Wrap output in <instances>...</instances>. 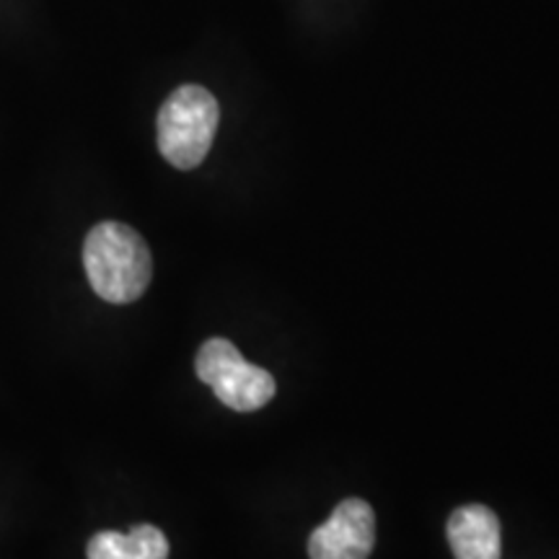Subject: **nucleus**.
<instances>
[{
  "mask_svg": "<svg viewBox=\"0 0 559 559\" xmlns=\"http://www.w3.org/2000/svg\"><path fill=\"white\" fill-rule=\"evenodd\" d=\"M376 544V513L366 500L347 498L309 539L311 559H368Z\"/></svg>",
  "mask_w": 559,
  "mask_h": 559,
  "instance_id": "20e7f679",
  "label": "nucleus"
},
{
  "mask_svg": "<svg viewBox=\"0 0 559 559\" xmlns=\"http://www.w3.org/2000/svg\"><path fill=\"white\" fill-rule=\"evenodd\" d=\"M88 559H169V542L156 526H135L130 534L102 531L86 547Z\"/></svg>",
  "mask_w": 559,
  "mask_h": 559,
  "instance_id": "423d86ee",
  "label": "nucleus"
},
{
  "mask_svg": "<svg viewBox=\"0 0 559 559\" xmlns=\"http://www.w3.org/2000/svg\"><path fill=\"white\" fill-rule=\"evenodd\" d=\"M449 544L456 559H500V521L487 506H464L449 519Z\"/></svg>",
  "mask_w": 559,
  "mask_h": 559,
  "instance_id": "39448f33",
  "label": "nucleus"
},
{
  "mask_svg": "<svg viewBox=\"0 0 559 559\" xmlns=\"http://www.w3.org/2000/svg\"><path fill=\"white\" fill-rule=\"evenodd\" d=\"M221 109L207 88L179 86L158 111V151L181 171L198 169L213 145Z\"/></svg>",
  "mask_w": 559,
  "mask_h": 559,
  "instance_id": "f03ea898",
  "label": "nucleus"
},
{
  "mask_svg": "<svg viewBox=\"0 0 559 559\" xmlns=\"http://www.w3.org/2000/svg\"><path fill=\"white\" fill-rule=\"evenodd\" d=\"M198 379L215 391V396L234 412L262 409L275 400L277 383L272 373L243 360L234 342L213 337L200 347L194 360Z\"/></svg>",
  "mask_w": 559,
  "mask_h": 559,
  "instance_id": "7ed1b4c3",
  "label": "nucleus"
},
{
  "mask_svg": "<svg viewBox=\"0 0 559 559\" xmlns=\"http://www.w3.org/2000/svg\"><path fill=\"white\" fill-rule=\"evenodd\" d=\"M83 267L94 293L109 304H132L153 277L148 243L124 223H99L83 243Z\"/></svg>",
  "mask_w": 559,
  "mask_h": 559,
  "instance_id": "f257e3e1",
  "label": "nucleus"
}]
</instances>
